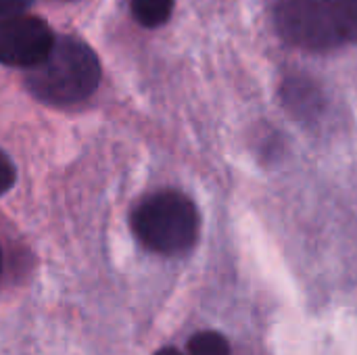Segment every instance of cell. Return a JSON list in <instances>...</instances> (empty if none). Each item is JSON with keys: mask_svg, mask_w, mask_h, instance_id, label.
<instances>
[{"mask_svg": "<svg viewBox=\"0 0 357 355\" xmlns=\"http://www.w3.org/2000/svg\"><path fill=\"white\" fill-rule=\"evenodd\" d=\"M29 92L48 105H75L94 94L100 84V63L77 38H56L42 63L27 69Z\"/></svg>", "mask_w": 357, "mask_h": 355, "instance_id": "cell-1", "label": "cell"}, {"mask_svg": "<svg viewBox=\"0 0 357 355\" xmlns=\"http://www.w3.org/2000/svg\"><path fill=\"white\" fill-rule=\"evenodd\" d=\"M132 230L149 251L180 255L197 243L199 213L188 197L176 190H161L134 209Z\"/></svg>", "mask_w": 357, "mask_h": 355, "instance_id": "cell-2", "label": "cell"}, {"mask_svg": "<svg viewBox=\"0 0 357 355\" xmlns=\"http://www.w3.org/2000/svg\"><path fill=\"white\" fill-rule=\"evenodd\" d=\"M276 27L289 44L312 52L345 44L335 0H280Z\"/></svg>", "mask_w": 357, "mask_h": 355, "instance_id": "cell-3", "label": "cell"}, {"mask_svg": "<svg viewBox=\"0 0 357 355\" xmlns=\"http://www.w3.org/2000/svg\"><path fill=\"white\" fill-rule=\"evenodd\" d=\"M54 40L50 27L36 17L17 15L0 19V63L31 69L46 59Z\"/></svg>", "mask_w": 357, "mask_h": 355, "instance_id": "cell-4", "label": "cell"}, {"mask_svg": "<svg viewBox=\"0 0 357 355\" xmlns=\"http://www.w3.org/2000/svg\"><path fill=\"white\" fill-rule=\"evenodd\" d=\"M284 100L297 115L312 117L316 111L322 109L320 92L305 80H293L284 86Z\"/></svg>", "mask_w": 357, "mask_h": 355, "instance_id": "cell-5", "label": "cell"}, {"mask_svg": "<svg viewBox=\"0 0 357 355\" xmlns=\"http://www.w3.org/2000/svg\"><path fill=\"white\" fill-rule=\"evenodd\" d=\"M174 10V0H132V13L144 27L163 25Z\"/></svg>", "mask_w": 357, "mask_h": 355, "instance_id": "cell-6", "label": "cell"}, {"mask_svg": "<svg viewBox=\"0 0 357 355\" xmlns=\"http://www.w3.org/2000/svg\"><path fill=\"white\" fill-rule=\"evenodd\" d=\"M188 355H230V345L220 333H199L188 341Z\"/></svg>", "mask_w": 357, "mask_h": 355, "instance_id": "cell-7", "label": "cell"}, {"mask_svg": "<svg viewBox=\"0 0 357 355\" xmlns=\"http://www.w3.org/2000/svg\"><path fill=\"white\" fill-rule=\"evenodd\" d=\"M345 44L357 42V0H335Z\"/></svg>", "mask_w": 357, "mask_h": 355, "instance_id": "cell-8", "label": "cell"}, {"mask_svg": "<svg viewBox=\"0 0 357 355\" xmlns=\"http://www.w3.org/2000/svg\"><path fill=\"white\" fill-rule=\"evenodd\" d=\"M15 182V167L10 163V159L0 151V195L6 192Z\"/></svg>", "mask_w": 357, "mask_h": 355, "instance_id": "cell-9", "label": "cell"}, {"mask_svg": "<svg viewBox=\"0 0 357 355\" xmlns=\"http://www.w3.org/2000/svg\"><path fill=\"white\" fill-rule=\"evenodd\" d=\"M31 0H0V19L21 15Z\"/></svg>", "mask_w": 357, "mask_h": 355, "instance_id": "cell-10", "label": "cell"}, {"mask_svg": "<svg viewBox=\"0 0 357 355\" xmlns=\"http://www.w3.org/2000/svg\"><path fill=\"white\" fill-rule=\"evenodd\" d=\"M155 355H188V354H182V352H178V349H174V347H163L161 352H157Z\"/></svg>", "mask_w": 357, "mask_h": 355, "instance_id": "cell-11", "label": "cell"}, {"mask_svg": "<svg viewBox=\"0 0 357 355\" xmlns=\"http://www.w3.org/2000/svg\"><path fill=\"white\" fill-rule=\"evenodd\" d=\"M0 270H2V255H0Z\"/></svg>", "mask_w": 357, "mask_h": 355, "instance_id": "cell-12", "label": "cell"}]
</instances>
